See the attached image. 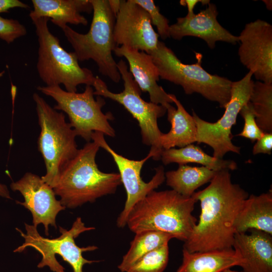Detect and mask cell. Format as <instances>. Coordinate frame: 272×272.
I'll use <instances>...</instances> for the list:
<instances>
[{
    "instance_id": "6da1fadb",
    "label": "cell",
    "mask_w": 272,
    "mask_h": 272,
    "mask_svg": "<svg viewBox=\"0 0 272 272\" xmlns=\"http://www.w3.org/2000/svg\"><path fill=\"white\" fill-rule=\"evenodd\" d=\"M248 196L232 183L229 170L218 171L208 186L191 196L199 201L201 212L183 248L194 252L233 248L235 222Z\"/></svg>"
},
{
    "instance_id": "7a4b0ae2",
    "label": "cell",
    "mask_w": 272,
    "mask_h": 272,
    "mask_svg": "<svg viewBox=\"0 0 272 272\" xmlns=\"http://www.w3.org/2000/svg\"><path fill=\"white\" fill-rule=\"evenodd\" d=\"M99 146L87 142L61 169L53 187L62 206L74 209L115 192L122 184L118 173L100 171L95 158Z\"/></svg>"
},
{
    "instance_id": "3957f363",
    "label": "cell",
    "mask_w": 272,
    "mask_h": 272,
    "mask_svg": "<svg viewBox=\"0 0 272 272\" xmlns=\"http://www.w3.org/2000/svg\"><path fill=\"white\" fill-rule=\"evenodd\" d=\"M196 201L173 190L150 192L132 207L126 225L135 234L146 230L159 231L185 242L197 219L192 213Z\"/></svg>"
},
{
    "instance_id": "277c9868",
    "label": "cell",
    "mask_w": 272,
    "mask_h": 272,
    "mask_svg": "<svg viewBox=\"0 0 272 272\" xmlns=\"http://www.w3.org/2000/svg\"><path fill=\"white\" fill-rule=\"evenodd\" d=\"M89 2L93 14L88 33H80L68 25L62 30L79 61L93 60L102 75L117 83L121 77L112 56L117 47L114 38L115 16L108 0Z\"/></svg>"
},
{
    "instance_id": "5b68a950",
    "label": "cell",
    "mask_w": 272,
    "mask_h": 272,
    "mask_svg": "<svg viewBox=\"0 0 272 272\" xmlns=\"http://www.w3.org/2000/svg\"><path fill=\"white\" fill-rule=\"evenodd\" d=\"M149 54L158 69L160 78L181 86L186 94L198 93L218 103L222 108L229 102L232 82L204 70L201 53L195 52V63L184 64L164 42L159 41L156 49Z\"/></svg>"
},
{
    "instance_id": "8992f818",
    "label": "cell",
    "mask_w": 272,
    "mask_h": 272,
    "mask_svg": "<svg viewBox=\"0 0 272 272\" xmlns=\"http://www.w3.org/2000/svg\"><path fill=\"white\" fill-rule=\"evenodd\" d=\"M35 26L39 44L36 68L41 80L47 86L62 84L66 91L77 92L81 84L94 85L98 76L82 67L74 52H68L59 39L50 31L45 17L30 18Z\"/></svg>"
},
{
    "instance_id": "52a82bcc",
    "label": "cell",
    "mask_w": 272,
    "mask_h": 272,
    "mask_svg": "<svg viewBox=\"0 0 272 272\" xmlns=\"http://www.w3.org/2000/svg\"><path fill=\"white\" fill-rule=\"evenodd\" d=\"M33 98L40 127L38 150L43 157L46 170L41 177L53 188L62 168L78 152L77 135L66 121L62 112L57 111L36 93L33 94Z\"/></svg>"
},
{
    "instance_id": "ba28073f",
    "label": "cell",
    "mask_w": 272,
    "mask_h": 272,
    "mask_svg": "<svg viewBox=\"0 0 272 272\" xmlns=\"http://www.w3.org/2000/svg\"><path fill=\"white\" fill-rule=\"evenodd\" d=\"M25 225L26 233L16 228L25 242L14 252H21L29 247L34 248L42 255V260L38 264V267L47 266L54 272H84L83 268L85 264L98 262L86 259L82 255L83 252L97 249V246L79 247L75 243V239L80 234L95 229L94 227H86L80 217L76 219L69 230L59 227L61 234L54 239L41 236L34 225L26 223Z\"/></svg>"
},
{
    "instance_id": "9c48e42d",
    "label": "cell",
    "mask_w": 272,
    "mask_h": 272,
    "mask_svg": "<svg viewBox=\"0 0 272 272\" xmlns=\"http://www.w3.org/2000/svg\"><path fill=\"white\" fill-rule=\"evenodd\" d=\"M123 81L124 89L118 93L111 92L100 78L93 86L95 95L107 98L122 105L139 123L142 142L151 146L149 153L154 160H159L163 149L160 144L162 132L158 125V119L163 116L166 109L161 105L145 101L141 96V90L129 71L128 66L121 59L117 63Z\"/></svg>"
},
{
    "instance_id": "30bf717a",
    "label": "cell",
    "mask_w": 272,
    "mask_h": 272,
    "mask_svg": "<svg viewBox=\"0 0 272 272\" xmlns=\"http://www.w3.org/2000/svg\"><path fill=\"white\" fill-rule=\"evenodd\" d=\"M37 89L55 101L54 109L63 111L67 115L69 123L77 136L87 142H90L94 131L115 137V130L109 122L113 116L109 112L105 114L102 112V108L106 102L101 96H98L95 99L92 86H86L84 91L81 93L65 91L59 86H39Z\"/></svg>"
},
{
    "instance_id": "8fae6325",
    "label": "cell",
    "mask_w": 272,
    "mask_h": 272,
    "mask_svg": "<svg viewBox=\"0 0 272 272\" xmlns=\"http://www.w3.org/2000/svg\"><path fill=\"white\" fill-rule=\"evenodd\" d=\"M252 76V72L249 71L241 80L232 82L230 99L225 107L224 114L216 122L205 121L192 111L197 129L196 142L210 146L215 158L223 159L230 152L240 153V147L232 142L231 129L236 123L240 110L249 101L254 84Z\"/></svg>"
},
{
    "instance_id": "7c38bea8",
    "label": "cell",
    "mask_w": 272,
    "mask_h": 272,
    "mask_svg": "<svg viewBox=\"0 0 272 272\" xmlns=\"http://www.w3.org/2000/svg\"><path fill=\"white\" fill-rule=\"evenodd\" d=\"M91 140L111 155L118 169L121 183L126 192V199L124 208L117 219L116 225L119 228H123L126 226L127 216L134 205L165 180L164 169L162 166L155 168V173L152 179L145 182L141 178V170L145 162L152 158L151 153H149L143 159L131 160L113 150L105 141L103 133L93 132Z\"/></svg>"
},
{
    "instance_id": "4fadbf2b",
    "label": "cell",
    "mask_w": 272,
    "mask_h": 272,
    "mask_svg": "<svg viewBox=\"0 0 272 272\" xmlns=\"http://www.w3.org/2000/svg\"><path fill=\"white\" fill-rule=\"evenodd\" d=\"M238 37L241 63L258 81L272 84V25L257 19L247 23Z\"/></svg>"
},
{
    "instance_id": "5bb4252c",
    "label": "cell",
    "mask_w": 272,
    "mask_h": 272,
    "mask_svg": "<svg viewBox=\"0 0 272 272\" xmlns=\"http://www.w3.org/2000/svg\"><path fill=\"white\" fill-rule=\"evenodd\" d=\"M158 37L145 9L133 0L120 1L114 29L117 46L120 45L149 54L156 49Z\"/></svg>"
},
{
    "instance_id": "9a60e30c",
    "label": "cell",
    "mask_w": 272,
    "mask_h": 272,
    "mask_svg": "<svg viewBox=\"0 0 272 272\" xmlns=\"http://www.w3.org/2000/svg\"><path fill=\"white\" fill-rule=\"evenodd\" d=\"M10 187L13 191L20 192L24 197V202L17 200L16 203L31 213L35 227L42 224L46 235H49V225L56 229V216L66 208L56 199L53 188L45 183L41 177L27 172L20 179L13 182Z\"/></svg>"
},
{
    "instance_id": "2e32d148",
    "label": "cell",
    "mask_w": 272,
    "mask_h": 272,
    "mask_svg": "<svg viewBox=\"0 0 272 272\" xmlns=\"http://www.w3.org/2000/svg\"><path fill=\"white\" fill-rule=\"evenodd\" d=\"M218 12L216 5L208 4V7L197 14H187L177 18L175 23L170 25V37L181 40L185 36H193L203 39L208 46L214 49L217 41L236 44L238 36L231 34L218 22Z\"/></svg>"
},
{
    "instance_id": "e0dca14e",
    "label": "cell",
    "mask_w": 272,
    "mask_h": 272,
    "mask_svg": "<svg viewBox=\"0 0 272 272\" xmlns=\"http://www.w3.org/2000/svg\"><path fill=\"white\" fill-rule=\"evenodd\" d=\"M113 52L127 60L129 72L141 91L149 93L151 102L165 108L173 103L170 94L157 84L159 74L150 54L124 46L116 47Z\"/></svg>"
},
{
    "instance_id": "ac0fdd59",
    "label": "cell",
    "mask_w": 272,
    "mask_h": 272,
    "mask_svg": "<svg viewBox=\"0 0 272 272\" xmlns=\"http://www.w3.org/2000/svg\"><path fill=\"white\" fill-rule=\"evenodd\" d=\"M250 234L236 233L233 248L243 259V272H272V235L251 229Z\"/></svg>"
},
{
    "instance_id": "d6986e66",
    "label": "cell",
    "mask_w": 272,
    "mask_h": 272,
    "mask_svg": "<svg viewBox=\"0 0 272 272\" xmlns=\"http://www.w3.org/2000/svg\"><path fill=\"white\" fill-rule=\"evenodd\" d=\"M33 10L30 18L45 17L60 28L67 24L86 26L88 20L81 14L90 13L92 7L89 0H32Z\"/></svg>"
},
{
    "instance_id": "ffe728a7",
    "label": "cell",
    "mask_w": 272,
    "mask_h": 272,
    "mask_svg": "<svg viewBox=\"0 0 272 272\" xmlns=\"http://www.w3.org/2000/svg\"><path fill=\"white\" fill-rule=\"evenodd\" d=\"M182 262L176 272H221L243 262L233 248L223 250L189 252L182 250Z\"/></svg>"
},
{
    "instance_id": "44dd1931",
    "label": "cell",
    "mask_w": 272,
    "mask_h": 272,
    "mask_svg": "<svg viewBox=\"0 0 272 272\" xmlns=\"http://www.w3.org/2000/svg\"><path fill=\"white\" fill-rule=\"evenodd\" d=\"M176 108L169 104L166 108L167 119L171 127L167 133L160 137V144L163 149L179 148L196 142L197 129L192 115L185 110L174 94H170Z\"/></svg>"
},
{
    "instance_id": "7402d4cb",
    "label": "cell",
    "mask_w": 272,
    "mask_h": 272,
    "mask_svg": "<svg viewBox=\"0 0 272 272\" xmlns=\"http://www.w3.org/2000/svg\"><path fill=\"white\" fill-rule=\"evenodd\" d=\"M236 233L256 229L272 235V192L251 194L245 200L235 222Z\"/></svg>"
},
{
    "instance_id": "603a6c76",
    "label": "cell",
    "mask_w": 272,
    "mask_h": 272,
    "mask_svg": "<svg viewBox=\"0 0 272 272\" xmlns=\"http://www.w3.org/2000/svg\"><path fill=\"white\" fill-rule=\"evenodd\" d=\"M160 159L165 165L172 163H177L179 165L196 163L216 171L237 169V164L234 161L210 156L193 144L180 148L163 149Z\"/></svg>"
},
{
    "instance_id": "cb8c5ba5",
    "label": "cell",
    "mask_w": 272,
    "mask_h": 272,
    "mask_svg": "<svg viewBox=\"0 0 272 272\" xmlns=\"http://www.w3.org/2000/svg\"><path fill=\"white\" fill-rule=\"evenodd\" d=\"M217 171L205 166L179 165L176 170L165 173L166 184L178 193L191 197L195 191L210 182Z\"/></svg>"
},
{
    "instance_id": "d4e9b609",
    "label": "cell",
    "mask_w": 272,
    "mask_h": 272,
    "mask_svg": "<svg viewBox=\"0 0 272 272\" xmlns=\"http://www.w3.org/2000/svg\"><path fill=\"white\" fill-rule=\"evenodd\" d=\"M174 236L159 231L146 230L135 233L127 253L118 266L121 272H127L129 268L143 256L149 252L166 244Z\"/></svg>"
},
{
    "instance_id": "484cf974",
    "label": "cell",
    "mask_w": 272,
    "mask_h": 272,
    "mask_svg": "<svg viewBox=\"0 0 272 272\" xmlns=\"http://www.w3.org/2000/svg\"><path fill=\"white\" fill-rule=\"evenodd\" d=\"M249 102L259 127L263 132H272V84L254 82Z\"/></svg>"
},
{
    "instance_id": "4316f807",
    "label": "cell",
    "mask_w": 272,
    "mask_h": 272,
    "mask_svg": "<svg viewBox=\"0 0 272 272\" xmlns=\"http://www.w3.org/2000/svg\"><path fill=\"white\" fill-rule=\"evenodd\" d=\"M169 260L168 243L143 256L127 272H163Z\"/></svg>"
},
{
    "instance_id": "83f0119b",
    "label": "cell",
    "mask_w": 272,
    "mask_h": 272,
    "mask_svg": "<svg viewBox=\"0 0 272 272\" xmlns=\"http://www.w3.org/2000/svg\"><path fill=\"white\" fill-rule=\"evenodd\" d=\"M133 1L145 9L149 14L152 24L155 25L158 34L162 39L170 37L168 20L160 12L159 7L155 5L153 0H133Z\"/></svg>"
},
{
    "instance_id": "f1b7e54d",
    "label": "cell",
    "mask_w": 272,
    "mask_h": 272,
    "mask_svg": "<svg viewBox=\"0 0 272 272\" xmlns=\"http://www.w3.org/2000/svg\"><path fill=\"white\" fill-rule=\"evenodd\" d=\"M239 114L244 119V124L242 130L237 135L248 139L252 142L260 139L264 132L260 129L256 122L252 106L249 101L242 107Z\"/></svg>"
},
{
    "instance_id": "f546056e",
    "label": "cell",
    "mask_w": 272,
    "mask_h": 272,
    "mask_svg": "<svg viewBox=\"0 0 272 272\" xmlns=\"http://www.w3.org/2000/svg\"><path fill=\"white\" fill-rule=\"evenodd\" d=\"M27 34L25 27L18 20L0 16V38L10 44Z\"/></svg>"
},
{
    "instance_id": "4dcf8cb0",
    "label": "cell",
    "mask_w": 272,
    "mask_h": 272,
    "mask_svg": "<svg viewBox=\"0 0 272 272\" xmlns=\"http://www.w3.org/2000/svg\"><path fill=\"white\" fill-rule=\"evenodd\" d=\"M272 150V132H264L263 135L257 140L253 146L252 153L266 154L270 155Z\"/></svg>"
},
{
    "instance_id": "1f68e13d",
    "label": "cell",
    "mask_w": 272,
    "mask_h": 272,
    "mask_svg": "<svg viewBox=\"0 0 272 272\" xmlns=\"http://www.w3.org/2000/svg\"><path fill=\"white\" fill-rule=\"evenodd\" d=\"M15 8L26 9L29 6L19 0H0V13L8 12Z\"/></svg>"
},
{
    "instance_id": "d6a6232c",
    "label": "cell",
    "mask_w": 272,
    "mask_h": 272,
    "mask_svg": "<svg viewBox=\"0 0 272 272\" xmlns=\"http://www.w3.org/2000/svg\"><path fill=\"white\" fill-rule=\"evenodd\" d=\"M209 0H181L180 4L183 6H186L188 9L187 14L194 13L193 10L196 5L201 3L202 5H207L210 3Z\"/></svg>"
},
{
    "instance_id": "836d02e7",
    "label": "cell",
    "mask_w": 272,
    "mask_h": 272,
    "mask_svg": "<svg viewBox=\"0 0 272 272\" xmlns=\"http://www.w3.org/2000/svg\"><path fill=\"white\" fill-rule=\"evenodd\" d=\"M108 1L110 8L116 17L120 8V1L108 0Z\"/></svg>"
},
{
    "instance_id": "e575fe53",
    "label": "cell",
    "mask_w": 272,
    "mask_h": 272,
    "mask_svg": "<svg viewBox=\"0 0 272 272\" xmlns=\"http://www.w3.org/2000/svg\"><path fill=\"white\" fill-rule=\"evenodd\" d=\"M0 196L8 198L11 199V197L10 194L9 190L7 186L0 183Z\"/></svg>"
},
{
    "instance_id": "d590c367",
    "label": "cell",
    "mask_w": 272,
    "mask_h": 272,
    "mask_svg": "<svg viewBox=\"0 0 272 272\" xmlns=\"http://www.w3.org/2000/svg\"><path fill=\"white\" fill-rule=\"evenodd\" d=\"M263 3L265 4L266 8L271 11L272 10V1L269 0H264L262 1Z\"/></svg>"
},
{
    "instance_id": "8d00e7d4",
    "label": "cell",
    "mask_w": 272,
    "mask_h": 272,
    "mask_svg": "<svg viewBox=\"0 0 272 272\" xmlns=\"http://www.w3.org/2000/svg\"><path fill=\"white\" fill-rule=\"evenodd\" d=\"M221 272H243V271H235V270H231L230 268H227Z\"/></svg>"
}]
</instances>
